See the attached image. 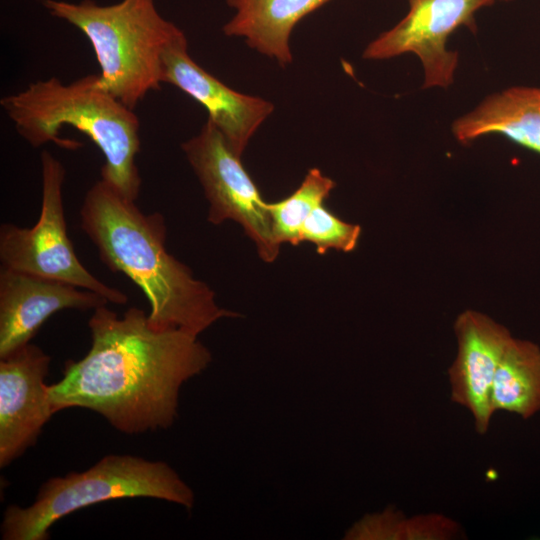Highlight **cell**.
Listing matches in <instances>:
<instances>
[{"mask_svg":"<svg viewBox=\"0 0 540 540\" xmlns=\"http://www.w3.org/2000/svg\"><path fill=\"white\" fill-rule=\"evenodd\" d=\"M155 498L190 510L194 493L166 462L133 455H106L89 469L48 479L35 501L7 507L3 540H46L51 526L77 510L122 498Z\"/></svg>","mask_w":540,"mask_h":540,"instance_id":"5b68a950","label":"cell"},{"mask_svg":"<svg viewBox=\"0 0 540 540\" xmlns=\"http://www.w3.org/2000/svg\"><path fill=\"white\" fill-rule=\"evenodd\" d=\"M501 1H511V0H501Z\"/></svg>","mask_w":540,"mask_h":540,"instance_id":"d6986e66","label":"cell"},{"mask_svg":"<svg viewBox=\"0 0 540 540\" xmlns=\"http://www.w3.org/2000/svg\"><path fill=\"white\" fill-rule=\"evenodd\" d=\"M43 4L53 16L83 32L94 50L102 84L131 109L159 89L163 54L185 35L159 14L153 0H122L108 6L92 0Z\"/></svg>","mask_w":540,"mask_h":540,"instance_id":"277c9868","label":"cell"},{"mask_svg":"<svg viewBox=\"0 0 540 540\" xmlns=\"http://www.w3.org/2000/svg\"><path fill=\"white\" fill-rule=\"evenodd\" d=\"M492 408L529 419L540 411V347L513 337L497 367Z\"/></svg>","mask_w":540,"mask_h":540,"instance_id":"9a60e30c","label":"cell"},{"mask_svg":"<svg viewBox=\"0 0 540 540\" xmlns=\"http://www.w3.org/2000/svg\"><path fill=\"white\" fill-rule=\"evenodd\" d=\"M182 150L209 202L208 221L240 224L260 258L274 262L280 244L273 236L267 202L221 132L208 119L196 136L182 144Z\"/></svg>","mask_w":540,"mask_h":540,"instance_id":"52a82bcc","label":"cell"},{"mask_svg":"<svg viewBox=\"0 0 540 540\" xmlns=\"http://www.w3.org/2000/svg\"><path fill=\"white\" fill-rule=\"evenodd\" d=\"M454 332L458 347L448 369L451 400L470 412L476 432L483 435L495 413L491 403L495 373L513 336L505 326L475 310L458 315Z\"/></svg>","mask_w":540,"mask_h":540,"instance_id":"8fae6325","label":"cell"},{"mask_svg":"<svg viewBox=\"0 0 540 540\" xmlns=\"http://www.w3.org/2000/svg\"><path fill=\"white\" fill-rule=\"evenodd\" d=\"M42 199L38 221L23 228L0 226L1 267L63 281L124 305L127 295L100 281L81 263L68 236L64 205L63 164L49 151L41 152Z\"/></svg>","mask_w":540,"mask_h":540,"instance_id":"8992f818","label":"cell"},{"mask_svg":"<svg viewBox=\"0 0 540 540\" xmlns=\"http://www.w3.org/2000/svg\"><path fill=\"white\" fill-rule=\"evenodd\" d=\"M0 104L18 134L33 147L54 142L65 149H77V142L59 137L63 126L85 134L105 158L101 178L136 201L141 188L136 165L140 121L133 109L104 87L99 74L69 84L57 77L38 80L1 98Z\"/></svg>","mask_w":540,"mask_h":540,"instance_id":"3957f363","label":"cell"},{"mask_svg":"<svg viewBox=\"0 0 540 540\" xmlns=\"http://www.w3.org/2000/svg\"><path fill=\"white\" fill-rule=\"evenodd\" d=\"M335 185L318 168H312L291 195L278 202L267 203L276 242L299 245L304 222L316 207L324 204Z\"/></svg>","mask_w":540,"mask_h":540,"instance_id":"e0dca14e","label":"cell"},{"mask_svg":"<svg viewBox=\"0 0 540 540\" xmlns=\"http://www.w3.org/2000/svg\"><path fill=\"white\" fill-rule=\"evenodd\" d=\"M329 0H227L235 15L223 31L243 37L258 52L282 66L292 62L289 38L295 25Z\"/></svg>","mask_w":540,"mask_h":540,"instance_id":"5bb4252c","label":"cell"},{"mask_svg":"<svg viewBox=\"0 0 540 540\" xmlns=\"http://www.w3.org/2000/svg\"><path fill=\"white\" fill-rule=\"evenodd\" d=\"M162 83L179 88L202 104L208 111V119L240 157L274 109L269 101L237 92L200 67L188 53L185 35L163 54Z\"/></svg>","mask_w":540,"mask_h":540,"instance_id":"30bf717a","label":"cell"},{"mask_svg":"<svg viewBox=\"0 0 540 540\" xmlns=\"http://www.w3.org/2000/svg\"><path fill=\"white\" fill-rule=\"evenodd\" d=\"M102 295L72 284L0 269V358L30 343L43 323L65 310L107 305Z\"/></svg>","mask_w":540,"mask_h":540,"instance_id":"7c38bea8","label":"cell"},{"mask_svg":"<svg viewBox=\"0 0 540 540\" xmlns=\"http://www.w3.org/2000/svg\"><path fill=\"white\" fill-rule=\"evenodd\" d=\"M361 227L337 217L324 204L316 207L300 231V243L310 242L318 254L334 249L351 252L358 245Z\"/></svg>","mask_w":540,"mask_h":540,"instance_id":"ac0fdd59","label":"cell"},{"mask_svg":"<svg viewBox=\"0 0 540 540\" xmlns=\"http://www.w3.org/2000/svg\"><path fill=\"white\" fill-rule=\"evenodd\" d=\"M463 535L461 526L439 513L406 517L393 506L369 513L344 535L349 540H449Z\"/></svg>","mask_w":540,"mask_h":540,"instance_id":"2e32d148","label":"cell"},{"mask_svg":"<svg viewBox=\"0 0 540 540\" xmlns=\"http://www.w3.org/2000/svg\"><path fill=\"white\" fill-rule=\"evenodd\" d=\"M88 326L87 354L68 360L62 379L48 385L54 411L89 409L126 434L172 426L181 386L212 361L198 335L179 328L156 329L137 307L120 317L100 306Z\"/></svg>","mask_w":540,"mask_h":540,"instance_id":"6da1fadb","label":"cell"},{"mask_svg":"<svg viewBox=\"0 0 540 540\" xmlns=\"http://www.w3.org/2000/svg\"><path fill=\"white\" fill-rule=\"evenodd\" d=\"M494 1L408 0L406 16L371 41L363 58L386 60L414 54L423 68V88H448L459 63L458 53L447 48L449 37L463 26L474 30L476 12Z\"/></svg>","mask_w":540,"mask_h":540,"instance_id":"ba28073f","label":"cell"},{"mask_svg":"<svg viewBox=\"0 0 540 540\" xmlns=\"http://www.w3.org/2000/svg\"><path fill=\"white\" fill-rule=\"evenodd\" d=\"M80 219L101 261L142 290L152 327L199 335L219 319L239 316L219 307L213 290L167 251L162 214L142 212L100 178L85 194Z\"/></svg>","mask_w":540,"mask_h":540,"instance_id":"7a4b0ae2","label":"cell"},{"mask_svg":"<svg viewBox=\"0 0 540 540\" xmlns=\"http://www.w3.org/2000/svg\"><path fill=\"white\" fill-rule=\"evenodd\" d=\"M465 144L487 135H501L540 155V87L512 86L494 92L452 124Z\"/></svg>","mask_w":540,"mask_h":540,"instance_id":"4fadbf2b","label":"cell"},{"mask_svg":"<svg viewBox=\"0 0 540 540\" xmlns=\"http://www.w3.org/2000/svg\"><path fill=\"white\" fill-rule=\"evenodd\" d=\"M51 358L28 343L0 358V467L37 441L54 411L45 378Z\"/></svg>","mask_w":540,"mask_h":540,"instance_id":"9c48e42d","label":"cell"}]
</instances>
